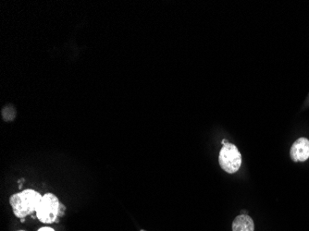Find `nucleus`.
I'll return each mask as SVG.
<instances>
[{
	"label": "nucleus",
	"instance_id": "nucleus-1",
	"mask_svg": "<svg viewBox=\"0 0 309 231\" xmlns=\"http://www.w3.org/2000/svg\"><path fill=\"white\" fill-rule=\"evenodd\" d=\"M42 199L43 196L38 191L25 190L20 193L11 195L10 204L14 215L19 218H24L25 216L37 211Z\"/></svg>",
	"mask_w": 309,
	"mask_h": 231
},
{
	"label": "nucleus",
	"instance_id": "nucleus-2",
	"mask_svg": "<svg viewBox=\"0 0 309 231\" xmlns=\"http://www.w3.org/2000/svg\"><path fill=\"white\" fill-rule=\"evenodd\" d=\"M60 206L61 205L57 196L53 193H46L43 196L40 206L36 211V217L42 223L51 224L60 216Z\"/></svg>",
	"mask_w": 309,
	"mask_h": 231
},
{
	"label": "nucleus",
	"instance_id": "nucleus-3",
	"mask_svg": "<svg viewBox=\"0 0 309 231\" xmlns=\"http://www.w3.org/2000/svg\"><path fill=\"white\" fill-rule=\"evenodd\" d=\"M219 162L221 168L227 173H236L242 165L241 153L235 145L228 142L220 149Z\"/></svg>",
	"mask_w": 309,
	"mask_h": 231
},
{
	"label": "nucleus",
	"instance_id": "nucleus-4",
	"mask_svg": "<svg viewBox=\"0 0 309 231\" xmlns=\"http://www.w3.org/2000/svg\"><path fill=\"white\" fill-rule=\"evenodd\" d=\"M290 156L294 162H304L309 158V140L302 137L294 141Z\"/></svg>",
	"mask_w": 309,
	"mask_h": 231
},
{
	"label": "nucleus",
	"instance_id": "nucleus-5",
	"mask_svg": "<svg viewBox=\"0 0 309 231\" xmlns=\"http://www.w3.org/2000/svg\"><path fill=\"white\" fill-rule=\"evenodd\" d=\"M254 230V221L248 215H240L233 222V231Z\"/></svg>",
	"mask_w": 309,
	"mask_h": 231
},
{
	"label": "nucleus",
	"instance_id": "nucleus-6",
	"mask_svg": "<svg viewBox=\"0 0 309 231\" xmlns=\"http://www.w3.org/2000/svg\"><path fill=\"white\" fill-rule=\"evenodd\" d=\"M6 113H7V115H3V119L6 121H12L15 118V109H14V107H9V106L4 107V109L2 110V114H6Z\"/></svg>",
	"mask_w": 309,
	"mask_h": 231
},
{
	"label": "nucleus",
	"instance_id": "nucleus-7",
	"mask_svg": "<svg viewBox=\"0 0 309 231\" xmlns=\"http://www.w3.org/2000/svg\"><path fill=\"white\" fill-rule=\"evenodd\" d=\"M38 231H55L52 227L49 226H45V227H42L40 229H38Z\"/></svg>",
	"mask_w": 309,
	"mask_h": 231
},
{
	"label": "nucleus",
	"instance_id": "nucleus-8",
	"mask_svg": "<svg viewBox=\"0 0 309 231\" xmlns=\"http://www.w3.org/2000/svg\"><path fill=\"white\" fill-rule=\"evenodd\" d=\"M229 141H227V140H222V145L225 146V145H227Z\"/></svg>",
	"mask_w": 309,
	"mask_h": 231
},
{
	"label": "nucleus",
	"instance_id": "nucleus-9",
	"mask_svg": "<svg viewBox=\"0 0 309 231\" xmlns=\"http://www.w3.org/2000/svg\"><path fill=\"white\" fill-rule=\"evenodd\" d=\"M241 215H247V212L244 211V210H242V212H241Z\"/></svg>",
	"mask_w": 309,
	"mask_h": 231
},
{
	"label": "nucleus",
	"instance_id": "nucleus-10",
	"mask_svg": "<svg viewBox=\"0 0 309 231\" xmlns=\"http://www.w3.org/2000/svg\"><path fill=\"white\" fill-rule=\"evenodd\" d=\"M140 231H145V230H144V229H141V230H140Z\"/></svg>",
	"mask_w": 309,
	"mask_h": 231
},
{
	"label": "nucleus",
	"instance_id": "nucleus-11",
	"mask_svg": "<svg viewBox=\"0 0 309 231\" xmlns=\"http://www.w3.org/2000/svg\"><path fill=\"white\" fill-rule=\"evenodd\" d=\"M19 231H24V230H19Z\"/></svg>",
	"mask_w": 309,
	"mask_h": 231
}]
</instances>
